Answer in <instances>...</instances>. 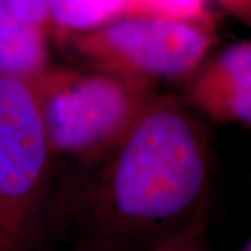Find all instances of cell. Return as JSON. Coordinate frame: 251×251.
Listing matches in <instances>:
<instances>
[{
    "label": "cell",
    "mask_w": 251,
    "mask_h": 251,
    "mask_svg": "<svg viewBox=\"0 0 251 251\" xmlns=\"http://www.w3.org/2000/svg\"><path fill=\"white\" fill-rule=\"evenodd\" d=\"M53 155L99 161L159 98L150 82L112 73L45 72L31 80Z\"/></svg>",
    "instance_id": "2"
},
{
    "label": "cell",
    "mask_w": 251,
    "mask_h": 251,
    "mask_svg": "<svg viewBox=\"0 0 251 251\" xmlns=\"http://www.w3.org/2000/svg\"><path fill=\"white\" fill-rule=\"evenodd\" d=\"M242 251H250V247H249V246H247V247H246V249H243Z\"/></svg>",
    "instance_id": "12"
},
{
    "label": "cell",
    "mask_w": 251,
    "mask_h": 251,
    "mask_svg": "<svg viewBox=\"0 0 251 251\" xmlns=\"http://www.w3.org/2000/svg\"><path fill=\"white\" fill-rule=\"evenodd\" d=\"M98 162L78 205L87 243L153 251L205 222L211 143L177 100L156 99Z\"/></svg>",
    "instance_id": "1"
},
{
    "label": "cell",
    "mask_w": 251,
    "mask_h": 251,
    "mask_svg": "<svg viewBox=\"0 0 251 251\" xmlns=\"http://www.w3.org/2000/svg\"><path fill=\"white\" fill-rule=\"evenodd\" d=\"M16 17L31 27H41L50 17L52 0H4Z\"/></svg>",
    "instance_id": "8"
},
{
    "label": "cell",
    "mask_w": 251,
    "mask_h": 251,
    "mask_svg": "<svg viewBox=\"0 0 251 251\" xmlns=\"http://www.w3.org/2000/svg\"><path fill=\"white\" fill-rule=\"evenodd\" d=\"M153 251H209L205 240V222L163 243Z\"/></svg>",
    "instance_id": "9"
},
{
    "label": "cell",
    "mask_w": 251,
    "mask_h": 251,
    "mask_svg": "<svg viewBox=\"0 0 251 251\" xmlns=\"http://www.w3.org/2000/svg\"><path fill=\"white\" fill-rule=\"evenodd\" d=\"M158 10L168 13L169 16L177 17V20L184 17H193L198 14L204 0H150Z\"/></svg>",
    "instance_id": "10"
},
{
    "label": "cell",
    "mask_w": 251,
    "mask_h": 251,
    "mask_svg": "<svg viewBox=\"0 0 251 251\" xmlns=\"http://www.w3.org/2000/svg\"><path fill=\"white\" fill-rule=\"evenodd\" d=\"M211 38L193 24L171 17H131L110 23L81 48L103 72L150 82L176 78L197 67Z\"/></svg>",
    "instance_id": "4"
},
{
    "label": "cell",
    "mask_w": 251,
    "mask_h": 251,
    "mask_svg": "<svg viewBox=\"0 0 251 251\" xmlns=\"http://www.w3.org/2000/svg\"><path fill=\"white\" fill-rule=\"evenodd\" d=\"M42 31L21 23L0 0V75L34 80L46 70Z\"/></svg>",
    "instance_id": "6"
},
{
    "label": "cell",
    "mask_w": 251,
    "mask_h": 251,
    "mask_svg": "<svg viewBox=\"0 0 251 251\" xmlns=\"http://www.w3.org/2000/svg\"><path fill=\"white\" fill-rule=\"evenodd\" d=\"M188 103L222 123L250 125L251 48H229L187 90Z\"/></svg>",
    "instance_id": "5"
},
{
    "label": "cell",
    "mask_w": 251,
    "mask_h": 251,
    "mask_svg": "<svg viewBox=\"0 0 251 251\" xmlns=\"http://www.w3.org/2000/svg\"><path fill=\"white\" fill-rule=\"evenodd\" d=\"M53 158L35 90L0 75V251H38Z\"/></svg>",
    "instance_id": "3"
},
{
    "label": "cell",
    "mask_w": 251,
    "mask_h": 251,
    "mask_svg": "<svg viewBox=\"0 0 251 251\" xmlns=\"http://www.w3.org/2000/svg\"><path fill=\"white\" fill-rule=\"evenodd\" d=\"M78 251H112V250H108V249H105V247L95 246V244H92V243L85 242L82 246H81V249H78Z\"/></svg>",
    "instance_id": "11"
},
{
    "label": "cell",
    "mask_w": 251,
    "mask_h": 251,
    "mask_svg": "<svg viewBox=\"0 0 251 251\" xmlns=\"http://www.w3.org/2000/svg\"><path fill=\"white\" fill-rule=\"evenodd\" d=\"M131 0H52L50 16L64 28L90 29L108 23Z\"/></svg>",
    "instance_id": "7"
}]
</instances>
